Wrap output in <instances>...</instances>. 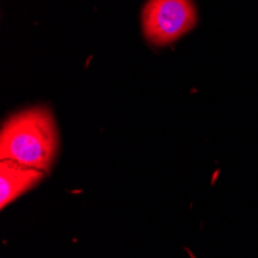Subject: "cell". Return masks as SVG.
Listing matches in <instances>:
<instances>
[{
  "instance_id": "obj_1",
  "label": "cell",
  "mask_w": 258,
  "mask_h": 258,
  "mask_svg": "<svg viewBox=\"0 0 258 258\" xmlns=\"http://www.w3.org/2000/svg\"><path fill=\"white\" fill-rule=\"evenodd\" d=\"M59 135L46 107H30L5 119L0 132V159L50 172L57 156Z\"/></svg>"
},
{
  "instance_id": "obj_2",
  "label": "cell",
  "mask_w": 258,
  "mask_h": 258,
  "mask_svg": "<svg viewBox=\"0 0 258 258\" xmlns=\"http://www.w3.org/2000/svg\"><path fill=\"white\" fill-rule=\"evenodd\" d=\"M197 23L192 0H149L143 10L144 36L153 45H167L189 33Z\"/></svg>"
},
{
  "instance_id": "obj_3",
  "label": "cell",
  "mask_w": 258,
  "mask_h": 258,
  "mask_svg": "<svg viewBox=\"0 0 258 258\" xmlns=\"http://www.w3.org/2000/svg\"><path fill=\"white\" fill-rule=\"evenodd\" d=\"M45 178V172L34 167L22 166L14 161L0 162V207L8 204L30 192Z\"/></svg>"
}]
</instances>
